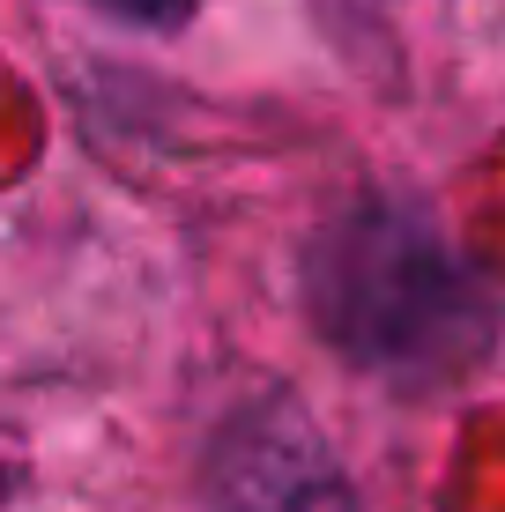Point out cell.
<instances>
[{"mask_svg": "<svg viewBox=\"0 0 505 512\" xmlns=\"http://www.w3.org/2000/svg\"><path fill=\"white\" fill-rule=\"evenodd\" d=\"M327 320L357 357L416 364L431 342L468 349V282L409 216H350L342 268L320 282Z\"/></svg>", "mask_w": 505, "mask_h": 512, "instance_id": "obj_1", "label": "cell"}, {"mask_svg": "<svg viewBox=\"0 0 505 512\" xmlns=\"http://www.w3.org/2000/svg\"><path fill=\"white\" fill-rule=\"evenodd\" d=\"M283 512H305V498H298V505H283Z\"/></svg>", "mask_w": 505, "mask_h": 512, "instance_id": "obj_3", "label": "cell"}, {"mask_svg": "<svg viewBox=\"0 0 505 512\" xmlns=\"http://www.w3.org/2000/svg\"><path fill=\"white\" fill-rule=\"evenodd\" d=\"M104 15H127V23H179L194 0H97Z\"/></svg>", "mask_w": 505, "mask_h": 512, "instance_id": "obj_2", "label": "cell"}]
</instances>
